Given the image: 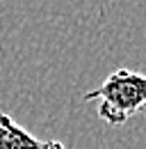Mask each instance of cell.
I'll return each instance as SVG.
<instances>
[{
	"label": "cell",
	"mask_w": 146,
	"mask_h": 149,
	"mask_svg": "<svg viewBox=\"0 0 146 149\" xmlns=\"http://www.w3.org/2000/svg\"><path fill=\"white\" fill-rule=\"evenodd\" d=\"M98 99V117L121 126L146 108V76L132 69H114L101 87L85 94V101Z\"/></svg>",
	"instance_id": "cell-1"
},
{
	"label": "cell",
	"mask_w": 146,
	"mask_h": 149,
	"mask_svg": "<svg viewBox=\"0 0 146 149\" xmlns=\"http://www.w3.org/2000/svg\"><path fill=\"white\" fill-rule=\"evenodd\" d=\"M0 149H64L59 140H39L0 110Z\"/></svg>",
	"instance_id": "cell-2"
}]
</instances>
